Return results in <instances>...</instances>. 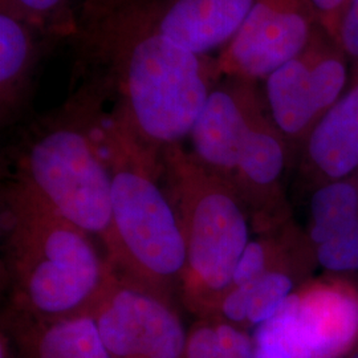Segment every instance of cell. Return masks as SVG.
Wrapping results in <instances>:
<instances>
[{"mask_svg": "<svg viewBox=\"0 0 358 358\" xmlns=\"http://www.w3.org/2000/svg\"><path fill=\"white\" fill-rule=\"evenodd\" d=\"M73 38L83 88L101 101L109 99V120L158 159L190 137L223 78L217 56L167 38L148 0H84Z\"/></svg>", "mask_w": 358, "mask_h": 358, "instance_id": "obj_1", "label": "cell"}, {"mask_svg": "<svg viewBox=\"0 0 358 358\" xmlns=\"http://www.w3.org/2000/svg\"><path fill=\"white\" fill-rule=\"evenodd\" d=\"M1 217L10 309L40 319L92 316L113 268L90 234L16 179L3 194Z\"/></svg>", "mask_w": 358, "mask_h": 358, "instance_id": "obj_2", "label": "cell"}, {"mask_svg": "<svg viewBox=\"0 0 358 358\" xmlns=\"http://www.w3.org/2000/svg\"><path fill=\"white\" fill-rule=\"evenodd\" d=\"M100 134L112 171L115 244L106 260L118 276L173 301L187 252L177 213L155 180L161 159L108 120L100 124Z\"/></svg>", "mask_w": 358, "mask_h": 358, "instance_id": "obj_3", "label": "cell"}, {"mask_svg": "<svg viewBox=\"0 0 358 358\" xmlns=\"http://www.w3.org/2000/svg\"><path fill=\"white\" fill-rule=\"evenodd\" d=\"M161 171L187 252L180 300L199 319L217 316L252 239L248 211L230 180L203 166L182 145L162 153Z\"/></svg>", "mask_w": 358, "mask_h": 358, "instance_id": "obj_4", "label": "cell"}, {"mask_svg": "<svg viewBox=\"0 0 358 358\" xmlns=\"http://www.w3.org/2000/svg\"><path fill=\"white\" fill-rule=\"evenodd\" d=\"M94 129V103L80 93L64 113L28 136L17 155L15 179L97 239L108 257L115 244L112 171Z\"/></svg>", "mask_w": 358, "mask_h": 358, "instance_id": "obj_5", "label": "cell"}, {"mask_svg": "<svg viewBox=\"0 0 358 358\" xmlns=\"http://www.w3.org/2000/svg\"><path fill=\"white\" fill-rule=\"evenodd\" d=\"M263 81L271 118L296 161L310 130L345 92L350 63L337 41L319 26L303 51Z\"/></svg>", "mask_w": 358, "mask_h": 358, "instance_id": "obj_6", "label": "cell"}, {"mask_svg": "<svg viewBox=\"0 0 358 358\" xmlns=\"http://www.w3.org/2000/svg\"><path fill=\"white\" fill-rule=\"evenodd\" d=\"M92 316L112 358H185L186 332L174 303L113 271Z\"/></svg>", "mask_w": 358, "mask_h": 358, "instance_id": "obj_7", "label": "cell"}, {"mask_svg": "<svg viewBox=\"0 0 358 358\" xmlns=\"http://www.w3.org/2000/svg\"><path fill=\"white\" fill-rule=\"evenodd\" d=\"M317 27L310 0H255L235 38L217 53L220 72L260 83L303 51Z\"/></svg>", "mask_w": 358, "mask_h": 358, "instance_id": "obj_8", "label": "cell"}, {"mask_svg": "<svg viewBox=\"0 0 358 358\" xmlns=\"http://www.w3.org/2000/svg\"><path fill=\"white\" fill-rule=\"evenodd\" d=\"M268 113L259 81L223 77L210 93L192 133V154L230 180L256 122Z\"/></svg>", "mask_w": 358, "mask_h": 358, "instance_id": "obj_9", "label": "cell"}, {"mask_svg": "<svg viewBox=\"0 0 358 358\" xmlns=\"http://www.w3.org/2000/svg\"><path fill=\"white\" fill-rule=\"evenodd\" d=\"M294 161L289 143L266 113L250 133L230 179L257 235L292 220L284 177Z\"/></svg>", "mask_w": 358, "mask_h": 358, "instance_id": "obj_10", "label": "cell"}, {"mask_svg": "<svg viewBox=\"0 0 358 358\" xmlns=\"http://www.w3.org/2000/svg\"><path fill=\"white\" fill-rule=\"evenodd\" d=\"M304 229L317 268L325 275L358 273V173L308 194Z\"/></svg>", "mask_w": 358, "mask_h": 358, "instance_id": "obj_11", "label": "cell"}, {"mask_svg": "<svg viewBox=\"0 0 358 358\" xmlns=\"http://www.w3.org/2000/svg\"><path fill=\"white\" fill-rule=\"evenodd\" d=\"M304 192L358 173V66L343 96L310 130L297 154Z\"/></svg>", "mask_w": 358, "mask_h": 358, "instance_id": "obj_12", "label": "cell"}, {"mask_svg": "<svg viewBox=\"0 0 358 358\" xmlns=\"http://www.w3.org/2000/svg\"><path fill=\"white\" fill-rule=\"evenodd\" d=\"M315 358H340L358 340V285L350 276L312 278L294 294Z\"/></svg>", "mask_w": 358, "mask_h": 358, "instance_id": "obj_13", "label": "cell"}, {"mask_svg": "<svg viewBox=\"0 0 358 358\" xmlns=\"http://www.w3.org/2000/svg\"><path fill=\"white\" fill-rule=\"evenodd\" d=\"M158 28L198 55L222 51L243 26L255 0H148Z\"/></svg>", "mask_w": 358, "mask_h": 358, "instance_id": "obj_14", "label": "cell"}, {"mask_svg": "<svg viewBox=\"0 0 358 358\" xmlns=\"http://www.w3.org/2000/svg\"><path fill=\"white\" fill-rule=\"evenodd\" d=\"M316 269L310 245L306 244L255 279L231 287L220 303L217 316L244 331L256 328L312 279Z\"/></svg>", "mask_w": 358, "mask_h": 358, "instance_id": "obj_15", "label": "cell"}, {"mask_svg": "<svg viewBox=\"0 0 358 358\" xmlns=\"http://www.w3.org/2000/svg\"><path fill=\"white\" fill-rule=\"evenodd\" d=\"M7 324L22 358H112L90 315L40 319L8 309Z\"/></svg>", "mask_w": 358, "mask_h": 358, "instance_id": "obj_16", "label": "cell"}, {"mask_svg": "<svg viewBox=\"0 0 358 358\" xmlns=\"http://www.w3.org/2000/svg\"><path fill=\"white\" fill-rule=\"evenodd\" d=\"M41 40H52L26 22L0 11V108L3 124L24 109L41 56Z\"/></svg>", "mask_w": 358, "mask_h": 358, "instance_id": "obj_17", "label": "cell"}, {"mask_svg": "<svg viewBox=\"0 0 358 358\" xmlns=\"http://www.w3.org/2000/svg\"><path fill=\"white\" fill-rule=\"evenodd\" d=\"M252 344L255 358H315L292 296L271 319L256 327Z\"/></svg>", "mask_w": 358, "mask_h": 358, "instance_id": "obj_18", "label": "cell"}, {"mask_svg": "<svg viewBox=\"0 0 358 358\" xmlns=\"http://www.w3.org/2000/svg\"><path fill=\"white\" fill-rule=\"evenodd\" d=\"M185 358H255L252 337L219 316L202 317L189 331Z\"/></svg>", "mask_w": 358, "mask_h": 358, "instance_id": "obj_19", "label": "cell"}, {"mask_svg": "<svg viewBox=\"0 0 358 358\" xmlns=\"http://www.w3.org/2000/svg\"><path fill=\"white\" fill-rule=\"evenodd\" d=\"M0 11L26 22L47 38L76 35L77 13L71 0H0Z\"/></svg>", "mask_w": 358, "mask_h": 358, "instance_id": "obj_20", "label": "cell"}, {"mask_svg": "<svg viewBox=\"0 0 358 358\" xmlns=\"http://www.w3.org/2000/svg\"><path fill=\"white\" fill-rule=\"evenodd\" d=\"M334 40L345 53L350 69L358 66V0H346Z\"/></svg>", "mask_w": 358, "mask_h": 358, "instance_id": "obj_21", "label": "cell"}, {"mask_svg": "<svg viewBox=\"0 0 358 358\" xmlns=\"http://www.w3.org/2000/svg\"><path fill=\"white\" fill-rule=\"evenodd\" d=\"M310 3L316 13L319 26L334 38L346 0H310Z\"/></svg>", "mask_w": 358, "mask_h": 358, "instance_id": "obj_22", "label": "cell"}, {"mask_svg": "<svg viewBox=\"0 0 358 358\" xmlns=\"http://www.w3.org/2000/svg\"><path fill=\"white\" fill-rule=\"evenodd\" d=\"M353 358H358V353L356 355V356H353Z\"/></svg>", "mask_w": 358, "mask_h": 358, "instance_id": "obj_23", "label": "cell"}]
</instances>
